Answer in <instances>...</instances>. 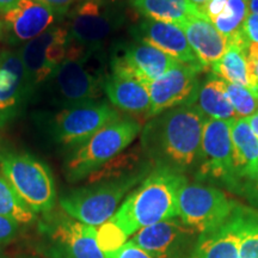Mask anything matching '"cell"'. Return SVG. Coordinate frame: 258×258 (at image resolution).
<instances>
[{"instance_id": "14", "label": "cell", "mask_w": 258, "mask_h": 258, "mask_svg": "<svg viewBox=\"0 0 258 258\" xmlns=\"http://www.w3.org/2000/svg\"><path fill=\"white\" fill-rule=\"evenodd\" d=\"M199 237L177 217L141 228L129 240L156 258L186 257Z\"/></svg>"}, {"instance_id": "10", "label": "cell", "mask_w": 258, "mask_h": 258, "mask_svg": "<svg viewBox=\"0 0 258 258\" xmlns=\"http://www.w3.org/2000/svg\"><path fill=\"white\" fill-rule=\"evenodd\" d=\"M69 42L67 24L54 25L19 48L30 95L47 83L54 71L66 60Z\"/></svg>"}, {"instance_id": "35", "label": "cell", "mask_w": 258, "mask_h": 258, "mask_svg": "<svg viewBox=\"0 0 258 258\" xmlns=\"http://www.w3.org/2000/svg\"><path fill=\"white\" fill-rule=\"evenodd\" d=\"M246 56L251 73L258 83V43H246Z\"/></svg>"}, {"instance_id": "40", "label": "cell", "mask_w": 258, "mask_h": 258, "mask_svg": "<svg viewBox=\"0 0 258 258\" xmlns=\"http://www.w3.org/2000/svg\"><path fill=\"white\" fill-rule=\"evenodd\" d=\"M0 258H6V256H5V253L3 252V250L0 249Z\"/></svg>"}, {"instance_id": "33", "label": "cell", "mask_w": 258, "mask_h": 258, "mask_svg": "<svg viewBox=\"0 0 258 258\" xmlns=\"http://www.w3.org/2000/svg\"><path fill=\"white\" fill-rule=\"evenodd\" d=\"M241 34L250 43H258V16L249 12L241 28Z\"/></svg>"}, {"instance_id": "15", "label": "cell", "mask_w": 258, "mask_h": 258, "mask_svg": "<svg viewBox=\"0 0 258 258\" xmlns=\"http://www.w3.org/2000/svg\"><path fill=\"white\" fill-rule=\"evenodd\" d=\"M177 63L178 61L158 48L134 40L117 47L111 56L110 69L112 72L131 74L150 85Z\"/></svg>"}, {"instance_id": "20", "label": "cell", "mask_w": 258, "mask_h": 258, "mask_svg": "<svg viewBox=\"0 0 258 258\" xmlns=\"http://www.w3.org/2000/svg\"><path fill=\"white\" fill-rule=\"evenodd\" d=\"M103 90L115 109L147 117L151 108L148 85L131 74L112 72L103 82Z\"/></svg>"}, {"instance_id": "2", "label": "cell", "mask_w": 258, "mask_h": 258, "mask_svg": "<svg viewBox=\"0 0 258 258\" xmlns=\"http://www.w3.org/2000/svg\"><path fill=\"white\" fill-rule=\"evenodd\" d=\"M188 183L186 176L154 167L137 188L125 196L108 222L125 240L141 228L178 217V192Z\"/></svg>"}, {"instance_id": "19", "label": "cell", "mask_w": 258, "mask_h": 258, "mask_svg": "<svg viewBox=\"0 0 258 258\" xmlns=\"http://www.w3.org/2000/svg\"><path fill=\"white\" fill-rule=\"evenodd\" d=\"M245 208L237 205L233 214L220 227L199 235L185 258H240Z\"/></svg>"}, {"instance_id": "38", "label": "cell", "mask_w": 258, "mask_h": 258, "mask_svg": "<svg viewBox=\"0 0 258 258\" xmlns=\"http://www.w3.org/2000/svg\"><path fill=\"white\" fill-rule=\"evenodd\" d=\"M249 12L258 16V0H249Z\"/></svg>"}, {"instance_id": "4", "label": "cell", "mask_w": 258, "mask_h": 258, "mask_svg": "<svg viewBox=\"0 0 258 258\" xmlns=\"http://www.w3.org/2000/svg\"><path fill=\"white\" fill-rule=\"evenodd\" d=\"M141 124L125 117L99 129L91 138L74 147L66 161V177L78 182L115 159L141 133Z\"/></svg>"}, {"instance_id": "26", "label": "cell", "mask_w": 258, "mask_h": 258, "mask_svg": "<svg viewBox=\"0 0 258 258\" xmlns=\"http://www.w3.org/2000/svg\"><path fill=\"white\" fill-rule=\"evenodd\" d=\"M0 215L14 220L19 225H29L35 221L36 214L30 211L17 195L8 179L0 172Z\"/></svg>"}, {"instance_id": "31", "label": "cell", "mask_w": 258, "mask_h": 258, "mask_svg": "<svg viewBox=\"0 0 258 258\" xmlns=\"http://www.w3.org/2000/svg\"><path fill=\"white\" fill-rule=\"evenodd\" d=\"M105 258H156L132 240H127L116 250L104 252Z\"/></svg>"}, {"instance_id": "39", "label": "cell", "mask_w": 258, "mask_h": 258, "mask_svg": "<svg viewBox=\"0 0 258 258\" xmlns=\"http://www.w3.org/2000/svg\"><path fill=\"white\" fill-rule=\"evenodd\" d=\"M189 2L191 3V4H192L194 6H196V8L199 9V11H201V9H202L203 6H205L206 4H207L208 0H189Z\"/></svg>"}, {"instance_id": "11", "label": "cell", "mask_w": 258, "mask_h": 258, "mask_svg": "<svg viewBox=\"0 0 258 258\" xmlns=\"http://www.w3.org/2000/svg\"><path fill=\"white\" fill-rule=\"evenodd\" d=\"M196 178L233 186V151L231 121L206 118L203 124L201 159L195 172Z\"/></svg>"}, {"instance_id": "6", "label": "cell", "mask_w": 258, "mask_h": 258, "mask_svg": "<svg viewBox=\"0 0 258 258\" xmlns=\"http://www.w3.org/2000/svg\"><path fill=\"white\" fill-rule=\"evenodd\" d=\"M70 40L86 50L99 51L124 22L115 0H82L69 14Z\"/></svg>"}, {"instance_id": "28", "label": "cell", "mask_w": 258, "mask_h": 258, "mask_svg": "<svg viewBox=\"0 0 258 258\" xmlns=\"http://www.w3.org/2000/svg\"><path fill=\"white\" fill-rule=\"evenodd\" d=\"M226 93L238 117L247 118L258 112V95L250 89L226 83Z\"/></svg>"}, {"instance_id": "41", "label": "cell", "mask_w": 258, "mask_h": 258, "mask_svg": "<svg viewBox=\"0 0 258 258\" xmlns=\"http://www.w3.org/2000/svg\"><path fill=\"white\" fill-rule=\"evenodd\" d=\"M0 35H2V32H0Z\"/></svg>"}, {"instance_id": "30", "label": "cell", "mask_w": 258, "mask_h": 258, "mask_svg": "<svg viewBox=\"0 0 258 258\" xmlns=\"http://www.w3.org/2000/svg\"><path fill=\"white\" fill-rule=\"evenodd\" d=\"M234 192L243 196L253 207L258 209V166L252 172H250L249 175L240 179Z\"/></svg>"}, {"instance_id": "36", "label": "cell", "mask_w": 258, "mask_h": 258, "mask_svg": "<svg viewBox=\"0 0 258 258\" xmlns=\"http://www.w3.org/2000/svg\"><path fill=\"white\" fill-rule=\"evenodd\" d=\"M246 121L251 127V129H252L253 134L258 138V112L252 116H250V117H247Z\"/></svg>"}, {"instance_id": "34", "label": "cell", "mask_w": 258, "mask_h": 258, "mask_svg": "<svg viewBox=\"0 0 258 258\" xmlns=\"http://www.w3.org/2000/svg\"><path fill=\"white\" fill-rule=\"evenodd\" d=\"M43 5L50 8L53 11H55L61 18L66 16L70 12V9L72 8L73 3L76 0H37Z\"/></svg>"}, {"instance_id": "27", "label": "cell", "mask_w": 258, "mask_h": 258, "mask_svg": "<svg viewBox=\"0 0 258 258\" xmlns=\"http://www.w3.org/2000/svg\"><path fill=\"white\" fill-rule=\"evenodd\" d=\"M249 15V0H227L224 11L211 23L228 40L239 35Z\"/></svg>"}, {"instance_id": "5", "label": "cell", "mask_w": 258, "mask_h": 258, "mask_svg": "<svg viewBox=\"0 0 258 258\" xmlns=\"http://www.w3.org/2000/svg\"><path fill=\"white\" fill-rule=\"evenodd\" d=\"M0 172L35 214L54 208L56 190L49 167L28 153L0 150Z\"/></svg>"}, {"instance_id": "37", "label": "cell", "mask_w": 258, "mask_h": 258, "mask_svg": "<svg viewBox=\"0 0 258 258\" xmlns=\"http://www.w3.org/2000/svg\"><path fill=\"white\" fill-rule=\"evenodd\" d=\"M19 0H0V12L2 14H4V12L8 11L12 8V6H15Z\"/></svg>"}, {"instance_id": "23", "label": "cell", "mask_w": 258, "mask_h": 258, "mask_svg": "<svg viewBox=\"0 0 258 258\" xmlns=\"http://www.w3.org/2000/svg\"><path fill=\"white\" fill-rule=\"evenodd\" d=\"M232 151H233V186L234 192L241 178L258 166V138L247 123L246 118L237 117L231 121Z\"/></svg>"}, {"instance_id": "8", "label": "cell", "mask_w": 258, "mask_h": 258, "mask_svg": "<svg viewBox=\"0 0 258 258\" xmlns=\"http://www.w3.org/2000/svg\"><path fill=\"white\" fill-rule=\"evenodd\" d=\"M120 118L111 104L93 99L63 106L50 120L49 132L56 143L76 147Z\"/></svg>"}, {"instance_id": "17", "label": "cell", "mask_w": 258, "mask_h": 258, "mask_svg": "<svg viewBox=\"0 0 258 258\" xmlns=\"http://www.w3.org/2000/svg\"><path fill=\"white\" fill-rule=\"evenodd\" d=\"M131 32L134 40L158 48L178 62L191 64L205 71L179 25L145 18L134 25Z\"/></svg>"}, {"instance_id": "21", "label": "cell", "mask_w": 258, "mask_h": 258, "mask_svg": "<svg viewBox=\"0 0 258 258\" xmlns=\"http://www.w3.org/2000/svg\"><path fill=\"white\" fill-rule=\"evenodd\" d=\"M179 27L205 70L211 69L227 49L228 38L203 16L190 18Z\"/></svg>"}, {"instance_id": "29", "label": "cell", "mask_w": 258, "mask_h": 258, "mask_svg": "<svg viewBox=\"0 0 258 258\" xmlns=\"http://www.w3.org/2000/svg\"><path fill=\"white\" fill-rule=\"evenodd\" d=\"M240 258H258V212L245 208Z\"/></svg>"}, {"instance_id": "24", "label": "cell", "mask_w": 258, "mask_h": 258, "mask_svg": "<svg viewBox=\"0 0 258 258\" xmlns=\"http://www.w3.org/2000/svg\"><path fill=\"white\" fill-rule=\"evenodd\" d=\"M196 104L207 118L232 121L238 117L226 93V82L212 72L201 82Z\"/></svg>"}, {"instance_id": "32", "label": "cell", "mask_w": 258, "mask_h": 258, "mask_svg": "<svg viewBox=\"0 0 258 258\" xmlns=\"http://www.w3.org/2000/svg\"><path fill=\"white\" fill-rule=\"evenodd\" d=\"M21 225L0 215V246L14 241L19 233Z\"/></svg>"}, {"instance_id": "1", "label": "cell", "mask_w": 258, "mask_h": 258, "mask_svg": "<svg viewBox=\"0 0 258 258\" xmlns=\"http://www.w3.org/2000/svg\"><path fill=\"white\" fill-rule=\"evenodd\" d=\"M206 116L198 104L177 106L150 118L141 129V146L156 167L196 172L201 159Z\"/></svg>"}, {"instance_id": "7", "label": "cell", "mask_w": 258, "mask_h": 258, "mask_svg": "<svg viewBox=\"0 0 258 258\" xmlns=\"http://www.w3.org/2000/svg\"><path fill=\"white\" fill-rule=\"evenodd\" d=\"M237 205L220 189L186 183L178 192V218L190 230L201 235L224 225Z\"/></svg>"}, {"instance_id": "12", "label": "cell", "mask_w": 258, "mask_h": 258, "mask_svg": "<svg viewBox=\"0 0 258 258\" xmlns=\"http://www.w3.org/2000/svg\"><path fill=\"white\" fill-rule=\"evenodd\" d=\"M43 231V251L48 258H105L97 227L67 217L50 221Z\"/></svg>"}, {"instance_id": "13", "label": "cell", "mask_w": 258, "mask_h": 258, "mask_svg": "<svg viewBox=\"0 0 258 258\" xmlns=\"http://www.w3.org/2000/svg\"><path fill=\"white\" fill-rule=\"evenodd\" d=\"M202 70L191 64L178 62L175 67L148 85L151 108L147 118L177 106L195 104L198 101L200 74Z\"/></svg>"}, {"instance_id": "16", "label": "cell", "mask_w": 258, "mask_h": 258, "mask_svg": "<svg viewBox=\"0 0 258 258\" xmlns=\"http://www.w3.org/2000/svg\"><path fill=\"white\" fill-rule=\"evenodd\" d=\"M59 15L37 0H19L2 14L0 32L14 46L25 44L61 21Z\"/></svg>"}, {"instance_id": "9", "label": "cell", "mask_w": 258, "mask_h": 258, "mask_svg": "<svg viewBox=\"0 0 258 258\" xmlns=\"http://www.w3.org/2000/svg\"><path fill=\"white\" fill-rule=\"evenodd\" d=\"M98 51H93L83 59H66L54 71L49 83L51 95L63 106L93 101L99 96L104 78L96 63Z\"/></svg>"}, {"instance_id": "18", "label": "cell", "mask_w": 258, "mask_h": 258, "mask_svg": "<svg viewBox=\"0 0 258 258\" xmlns=\"http://www.w3.org/2000/svg\"><path fill=\"white\" fill-rule=\"evenodd\" d=\"M30 96L19 50L0 53V127L14 120Z\"/></svg>"}, {"instance_id": "22", "label": "cell", "mask_w": 258, "mask_h": 258, "mask_svg": "<svg viewBox=\"0 0 258 258\" xmlns=\"http://www.w3.org/2000/svg\"><path fill=\"white\" fill-rule=\"evenodd\" d=\"M246 43L243 34L228 40V47L221 59L211 67L212 73L226 83L237 84L258 95V83L251 73L246 56Z\"/></svg>"}, {"instance_id": "25", "label": "cell", "mask_w": 258, "mask_h": 258, "mask_svg": "<svg viewBox=\"0 0 258 258\" xmlns=\"http://www.w3.org/2000/svg\"><path fill=\"white\" fill-rule=\"evenodd\" d=\"M145 18L180 25L192 17L202 16L189 0H129Z\"/></svg>"}, {"instance_id": "3", "label": "cell", "mask_w": 258, "mask_h": 258, "mask_svg": "<svg viewBox=\"0 0 258 258\" xmlns=\"http://www.w3.org/2000/svg\"><path fill=\"white\" fill-rule=\"evenodd\" d=\"M150 172V165L144 164L128 172L93 180L91 184L61 196L59 205L74 220L99 227L110 220L125 196Z\"/></svg>"}]
</instances>
